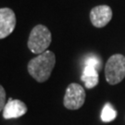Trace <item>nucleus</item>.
Listing matches in <instances>:
<instances>
[{
    "instance_id": "nucleus-1",
    "label": "nucleus",
    "mask_w": 125,
    "mask_h": 125,
    "mask_svg": "<svg viewBox=\"0 0 125 125\" xmlns=\"http://www.w3.org/2000/svg\"><path fill=\"white\" fill-rule=\"evenodd\" d=\"M55 64V54L50 50H46L35 58H31L28 63L27 70L30 75L38 83H45L49 79Z\"/></svg>"
},
{
    "instance_id": "nucleus-2",
    "label": "nucleus",
    "mask_w": 125,
    "mask_h": 125,
    "mask_svg": "<svg viewBox=\"0 0 125 125\" xmlns=\"http://www.w3.org/2000/svg\"><path fill=\"white\" fill-rule=\"evenodd\" d=\"M51 41L52 36L49 29L43 24H38L31 29L27 45L31 53L40 55L47 50Z\"/></svg>"
},
{
    "instance_id": "nucleus-3",
    "label": "nucleus",
    "mask_w": 125,
    "mask_h": 125,
    "mask_svg": "<svg viewBox=\"0 0 125 125\" xmlns=\"http://www.w3.org/2000/svg\"><path fill=\"white\" fill-rule=\"evenodd\" d=\"M107 82L111 85L118 84L125 78V57L121 54H115L107 61L105 67Z\"/></svg>"
},
{
    "instance_id": "nucleus-4",
    "label": "nucleus",
    "mask_w": 125,
    "mask_h": 125,
    "mask_svg": "<svg viewBox=\"0 0 125 125\" xmlns=\"http://www.w3.org/2000/svg\"><path fill=\"white\" fill-rule=\"evenodd\" d=\"M85 101V91L79 83H72L67 87L63 99L64 107L68 109L76 110L83 107Z\"/></svg>"
},
{
    "instance_id": "nucleus-5",
    "label": "nucleus",
    "mask_w": 125,
    "mask_h": 125,
    "mask_svg": "<svg viewBox=\"0 0 125 125\" xmlns=\"http://www.w3.org/2000/svg\"><path fill=\"white\" fill-rule=\"evenodd\" d=\"M17 19L14 11L9 8L0 9V39H4L13 32Z\"/></svg>"
},
{
    "instance_id": "nucleus-6",
    "label": "nucleus",
    "mask_w": 125,
    "mask_h": 125,
    "mask_svg": "<svg viewBox=\"0 0 125 125\" xmlns=\"http://www.w3.org/2000/svg\"><path fill=\"white\" fill-rule=\"evenodd\" d=\"M112 19V9L107 5L96 6L90 11L91 22L96 28L105 27Z\"/></svg>"
},
{
    "instance_id": "nucleus-7",
    "label": "nucleus",
    "mask_w": 125,
    "mask_h": 125,
    "mask_svg": "<svg viewBox=\"0 0 125 125\" xmlns=\"http://www.w3.org/2000/svg\"><path fill=\"white\" fill-rule=\"evenodd\" d=\"M27 110V106L21 100L9 98L3 109V118L6 120L18 119L23 116Z\"/></svg>"
},
{
    "instance_id": "nucleus-8",
    "label": "nucleus",
    "mask_w": 125,
    "mask_h": 125,
    "mask_svg": "<svg viewBox=\"0 0 125 125\" xmlns=\"http://www.w3.org/2000/svg\"><path fill=\"white\" fill-rule=\"evenodd\" d=\"M81 80L83 82L87 89H92L98 84L99 76L97 70L91 66H85Z\"/></svg>"
},
{
    "instance_id": "nucleus-9",
    "label": "nucleus",
    "mask_w": 125,
    "mask_h": 125,
    "mask_svg": "<svg viewBox=\"0 0 125 125\" xmlns=\"http://www.w3.org/2000/svg\"><path fill=\"white\" fill-rule=\"evenodd\" d=\"M117 117V111L113 108L109 103H107L102 109L101 113V120L104 122H110L114 121Z\"/></svg>"
},
{
    "instance_id": "nucleus-10",
    "label": "nucleus",
    "mask_w": 125,
    "mask_h": 125,
    "mask_svg": "<svg viewBox=\"0 0 125 125\" xmlns=\"http://www.w3.org/2000/svg\"><path fill=\"white\" fill-rule=\"evenodd\" d=\"M102 62L98 58L96 57H92V58H88L85 60V66H91V67L95 68L97 71L101 68Z\"/></svg>"
},
{
    "instance_id": "nucleus-11",
    "label": "nucleus",
    "mask_w": 125,
    "mask_h": 125,
    "mask_svg": "<svg viewBox=\"0 0 125 125\" xmlns=\"http://www.w3.org/2000/svg\"><path fill=\"white\" fill-rule=\"evenodd\" d=\"M6 104V91L4 87L0 84V112L3 111Z\"/></svg>"
}]
</instances>
